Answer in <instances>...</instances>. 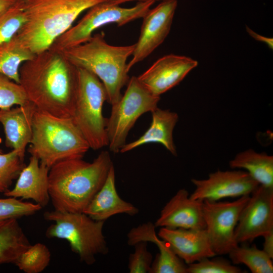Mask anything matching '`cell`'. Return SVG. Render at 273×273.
Masks as SVG:
<instances>
[{
	"label": "cell",
	"instance_id": "obj_1",
	"mask_svg": "<svg viewBox=\"0 0 273 273\" xmlns=\"http://www.w3.org/2000/svg\"><path fill=\"white\" fill-rule=\"evenodd\" d=\"M20 82L39 111L72 118L78 85L77 67L60 52L48 49L23 62Z\"/></svg>",
	"mask_w": 273,
	"mask_h": 273
},
{
	"label": "cell",
	"instance_id": "obj_2",
	"mask_svg": "<svg viewBox=\"0 0 273 273\" xmlns=\"http://www.w3.org/2000/svg\"><path fill=\"white\" fill-rule=\"evenodd\" d=\"M113 165L109 152L103 151L91 163L77 158L52 166L49 172V192L55 210L83 212L104 184Z\"/></svg>",
	"mask_w": 273,
	"mask_h": 273
},
{
	"label": "cell",
	"instance_id": "obj_3",
	"mask_svg": "<svg viewBox=\"0 0 273 273\" xmlns=\"http://www.w3.org/2000/svg\"><path fill=\"white\" fill-rule=\"evenodd\" d=\"M106 0H23L26 20L16 36L34 54L44 52L84 11Z\"/></svg>",
	"mask_w": 273,
	"mask_h": 273
},
{
	"label": "cell",
	"instance_id": "obj_4",
	"mask_svg": "<svg viewBox=\"0 0 273 273\" xmlns=\"http://www.w3.org/2000/svg\"><path fill=\"white\" fill-rule=\"evenodd\" d=\"M135 44L114 46L107 43L104 34L98 33L87 42L61 52L71 64L85 69L101 80L111 105L121 98L122 88L129 79L127 58L132 55Z\"/></svg>",
	"mask_w": 273,
	"mask_h": 273
},
{
	"label": "cell",
	"instance_id": "obj_5",
	"mask_svg": "<svg viewBox=\"0 0 273 273\" xmlns=\"http://www.w3.org/2000/svg\"><path fill=\"white\" fill-rule=\"evenodd\" d=\"M28 152L50 168L60 161L82 158L90 148L72 118L57 117L36 109Z\"/></svg>",
	"mask_w": 273,
	"mask_h": 273
},
{
	"label": "cell",
	"instance_id": "obj_6",
	"mask_svg": "<svg viewBox=\"0 0 273 273\" xmlns=\"http://www.w3.org/2000/svg\"><path fill=\"white\" fill-rule=\"evenodd\" d=\"M45 219L53 222L46 230L49 238L67 240L71 250L88 265L94 263L96 257L108 252L103 233L104 221L92 218L83 212L47 211Z\"/></svg>",
	"mask_w": 273,
	"mask_h": 273
},
{
	"label": "cell",
	"instance_id": "obj_7",
	"mask_svg": "<svg viewBox=\"0 0 273 273\" xmlns=\"http://www.w3.org/2000/svg\"><path fill=\"white\" fill-rule=\"evenodd\" d=\"M77 69L78 85L72 118L90 148L99 150L108 145L107 118L102 114L107 98L106 89L94 73L82 68Z\"/></svg>",
	"mask_w": 273,
	"mask_h": 273
},
{
	"label": "cell",
	"instance_id": "obj_8",
	"mask_svg": "<svg viewBox=\"0 0 273 273\" xmlns=\"http://www.w3.org/2000/svg\"><path fill=\"white\" fill-rule=\"evenodd\" d=\"M154 1L139 2L134 7L122 8L108 0L98 3L73 27L57 38L49 49L61 52L88 41L97 28L109 23L122 26L143 18L154 4Z\"/></svg>",
	"mask_w": 273,
	"mask_h": 273
},
{
	"label": "cell",
	"instance_id": "obj_9",
	"mask_svg": "<svg viewBox=\"0 0 273 273\" xmlns=\"http://www.w3.org/2000/svg\"><path fill=\"white\" fill-rule=\"evenodd\" d=\"M160 96L147 90L138 77L129 78L124 94L112 105L111 114L106 122V131L109 150L114 153L120 150L126 144L130 129L143 114L157 108Z\"/></svg>",
	"mask_w": 273,
	"mask_h": 273
},
{
	"label": "cell",
	"instance_id": "obj_10",
	"mask_svg": "<svg viewBox=\"0 0 273 273\" xmlns=\"http://www.w3.org/2000/svg\"><path fill=\"white\" fill-rule=\"evenodd\" d=\"M249 197L242 196L232 202L203 201L205 230L216 255L228 254L239 245L235 238V230Z\"/></svg>",
	"mask_w": 273,
	"mask_h": 273
},
{
	"label": "cell",
	"instance_id": "obj_11",
	"mask_svg": "<svg viewBox=\"0 0 273 273\" xmlns=\"http://www.w3.org/2000/svg\"><path fill=\"white\" fill-rule=\"evenodd\" d=\"M273 230V188L259 185L242 209L235 230L239 244L251 242Z\"/></svg>",
	"mask_w": 273,
	"mask_h": 273
},
{
	"label": "cell",
	"instance_id": "obj_12",
	"mask_svg": "<svg viewBox=\"0 0 273 273\" xmlns=\"http://www.w3.org/2000/svg\"><path fill=\"white\" fill-rule=\"evenodd\" d=\"M177 0H164L143 17L141 32L135 43L132 58L127 64L129 70L149 56L168 35L175 10Z\"/></svg>",
	"mask_w": 273,
	"mask_h": 273
},
{
	"label": "cell",
	"instance_id": "obj_13",
	"mask_svg": "<svg viewBox=\"0 0 273 273\" xmlns=\"http://www.w3.org/2000/svg\"><path fill=\"white\" fill-rule=\"evenodd\" d=\"M195 190L190 195L192 199L219 201L226 198H239L251 194L259 185L247 171H217L205 179H192Z\"/></svg>",
	"mask_w": 273,
	"mask_h": 273
},
{
	"label": "cell",
	"instance_id": "obj_14",
	"mask_svg": "<svg viewBox=\"0 0 273 273\" xmlns=\"http://www.w3.org/2000/svg\"><path fill=\"white\" fill-rule=\"evenodd\" d=\"M198 64L187 56L168 55L157 60L137 77L151 93L160 96L177 85Z\"/></svg>",
	"mask_w": 273,
	"mask_h": 273
},
{
	"label": "cell",
	"instance_id": "obj_15",
	"mask_svg": "<svg viewBox=\"0 0 273 273\" xmlns=\"http://www.w3.org/2000/svg\"><path fill=\"white\" fill-rule=\"evenodd\" d=\"M203 203V200L191 198L186 189H180L163 207L155 226L205 229Z\"/></svg>",
	"mask_w": 273,
	"mask_h": 273
},
{
	"label": "cell",
	"instance_id": "obj_16",
	"mask_svg": "<svg viewBox=\"0 0 273 273\" xmlns=\"http://www.w3.org/2000/svg\"><path fill=\"white\" fill-rule=\"evenodd\" d=\"M158 236L187 265L216 255L205 229L162 227Z\"/></svg>",
	"mask_w": 273,
	"mask_h": 273
},
{
	"label": "cell",
	"instance_id": "obj_17",
	"mask_svg": "<svg viewBox=\"0 0 273 273\" xmlns=\"http://www.w3.org/2000/svg\"><path fill=\"white\" fill-rule=\"evenodd\" d=\"M36 109L30 101L15 108L0 109V123L4 129L5 145L16 150L23 159L26 146L32 138Z\"/></svg>",
	"mask_w": 273,
	"mask_h": 273
},
{
	"label": "cell",
	"instance_id": "obj_18",
	"mask_svg": "<svg viewBox=\"0 0 273 273\" xmlns=\"http://www.w3.org/2000/svg\"><path fill=\"white\" fill-rule=\"evenodd\" d=\"M50 168L31 156L27 165L21 171L12 190L5 192L7 197L32 199L42 207L49 202V172Z\"/></svg>",
	"mask_w": 273,
	"mask_h": 273
},
{
	"label": "cell",
	"instance_id": "obj_19",
	"mask_svg": "<svg viewBox=\"0 0 273 273\" xmlns=\"http://www.w3.org/2000/svg\"><path fill=\"white\" fill-rule=\"evenodd\" d=\"M83 212L95 220L104 221L118 214L132 216L139 212L136 207L123 200L117 193L113 165L104 184Z\"/></svg>",
	"mask_w": 273,
	"mask_h": 273
},
{
	"label": "cell",
	"instance_id": "obj_20",
	"mask_svg": "<svg viewBox=\"0 0 273 273\" xmlns=\"http://www.w3.org/2000/svg\"><path fill=\"white\" fill-rule=\"evenodd\" d=\"M151 113L152 122L149 128L136 140L125 144L120 150V153H125L148 143H158L173 155H177L173 131L178 120L177 114L158 107Z\"/></svg>",
	"mask_w": 273,
	"mask_h": 273
},
{
	"label": "cell",
	"instance_id": "obj_21",
	"mask_svg": "<svg viewBox=\"0 0 273 273\" xmlns=\"http://www.w3.org/2000/svg\"><path fill=\"white\" fill-rule=\"evenodd\" d=\"M232 168L244 169L259 185L273 188V157L248 149L230 161Z\"/></svg>",
	"mask_w": 273,
	"mask_h": 273
},
{
	"label": "cell",
	"instance_id": "obj_22",
	"mask_svg": "<svg viewBox=\"0 0 273 273\" xmlns=\"http://www.w3.org/2000/svg\"><path fill=\"white\" fill-rule=\"evenodd\" d=\"M30 245L17 219L0 221V265L15 264L20 254Z\"/></svg>",
	"mask_w": 273,
	"mask_h": 273
},
{
	"label": "cell",
	"instance_id": "obj_23",
	"mask_svg": "<svg viewBox=\"0 0 273 273\" xmlns=\"http://www.w3.org/2000/svg\"><path fill=\"white\" fill-rule=\"evenodd\" d=\"M35 55L14 35L10 40L0 45V73L19 83L20 66Z\"/></svg>",
	"mask_w": 273,
	"mask_h": 273
},
{
	"label": "cell",
	"instance_id": "obj_24",
	"mask_svg": "<svg viewBox=\"0 0 273 273\" xmlns=\"http://www.w3.org/2000/svg\"><path fill=\"white\" fill-rule=\"evenodd\" d=\"M228 254L233 264H245L253 273L273 272L272 259L255 245L249 246L246 243H242Z\"/></svg>",
	"mask_w": 273,
	"mask_h": 273
},
{
	"label": "cell",
	"instance_id": "obj_25",
	"mask_svg": "<svg viewBox=\"0 0 273 273\" xmlns=\"http://www.w3.org/2000/svg\"><path fill=\"white\" fill-rule=\"evenodd\" d=\"M51 252L44 244L37 243L31 245L16 260L15 264L25 273L43 271L51 260Z\"/></svg>",
	"mask_w": 273,
	"mask_h": 273
},
{
	"label": "cell",
	"instance_id": "obj_26",
	"mask_svg": "<svg viewBox=\"0 0 273 273\" xmlns=\"http://www.w3.org/2000/svg\"><path fill=\"white\" fill-rule=\"evenodd\" d=\"M156 246L159 252L152 263L150 273H187V264L165 241L160 240Z\"/></svg>",
	"mask_w": 273,
	"mask_h": 273
},
{
	"label": "cell",
	"instance_id": "obj_27",
	"mask_svg": "<svg viewBox=\"0 0 273 273\" xmlns=\"http://www.w3.org/2000/svg\"><path fill=\"white\" fill-rule=\"evenodd\" d=\"M26 20L23 0L0 12V45L15 35Z\"/></svg>",
	"mask_w": 273,
	"mask_h": 273
},
{
	"label": "cell",
	"instance_id": "obj_28",
	"mask_svg": "<svg viewBox=\"0 0 273 273\" xmlns=\"http://www.w3.org/2000/svg\"><path fill=\"white\" fill-rule=\"evenodd\" d=\"M25 166L24 159L16 150L0 153V193L9 190L13 181L18 177Z\"/></svg>",
	"mask_w": 273,
	"mask_h": 273
},
{
	"label": "cell",
	"instance_id": "obj_29",
	"mask_svg": "<svg viewBox=\"0 0 273 273\" xmlns=\"http://www.w3.org/2000/svg\"><path fill=\"white\" fill-rule=\"evenodd\" d=\"M29 102L19 83L0 73V109H9L13 105L21 106Z\"/></svg>",
	"mask_w": 273,
	"mask_h": 273
},
{
	"label": "cell",
	"instance_id": "obj_30",
	"mask_svg": "<svg viewBox=\"0 0 273 273\" xmlns=\"http://www.w3.org/2000/svg\"><path fill=\"white\" fill-rule=\"evenodd\" d=\"M41 208L39 204L14 197L0 199V221L33 215Z\"/></svg>",
	"mask_w": 273,
	"mask_h": 273
},
{
	"label": "cell",
	"instance_id": "obj_31",
	"mask_svg": "<svg viewBox=\"0 0 273 273\" xmlns=\"http://www.w3.org/2000/svg\"><path fill=\"white\" fill-rule=\"evenodd\" d=\"M207 257L187 265V273H242L244 271L228 260Z\"/></svg>",
	"mask_w": 273,
	"mask_h": 273
},
{
	"label": "cell",
	"instance_id": "obj_32",
	"mask_svg": "<svg viewBox=\"0 0 273 273\" xmlns=\"http://www.w3.org/2000/svg\"><path fill=\"white\" fill-rule=\"evenodd\" d=\"M134 251L129 257L128 268L130 273L150 272L153 257L148 250L147 242H139L134 245Z\"/></svg>",
	"mask_w": 273,
	"mask_h": 273
},
{
	"label": "cell",
	"instance_id": "obj_33",
	"mask_svg": "<svg viewBox=\"0 0 273 273\" xmlns=\"http://www.w3.org/2000/svg\"><path fill=\"white\" fill-rule=\"evenodd\" d=\"M263 250L271 258H273V230L265 234Z\"/></svg>",
	"mask_w": 273,
	"mask_h": 273
},
{
	"label": "cell",
	"instance_id": "obj_34",
	"mask_svg": "<svg viewBox=\"0 0 273 273\" xmlns=\"http://www.w3.org/2000/svg\"><path fill=\"white\" fill-rule=\"evenodd\" d=\"M246 31L252 38L257 41L265 43L271 50L273 49V39L272 38L266 37L262 36L253 31L248 26L246 27Z\"/></svg>",
	"mask_w": 273,
	"mask_h": 273
},
{
	"label": "cell",
	"instance_id": "obj_35",
	"mask_svg": "<svg viewBox=\"0 0 273 273\" xmlns=\"http://www.w3.org/2000/svg\"><path fill=\"white\" fill-rule=\"evenodd\" d=\"M18 0H0V12L8 9Z\"/></svg>",
	"mask_w": 273,
	"mask_h": 273
},
{
	"label": "cell",
	"instance_id": "obj_36",
	"mask_svg": "<svg viewBox=\"0 0 273 273\" xmlns=\"http://www.w3.org/2000/svg\"><path fill=\"white\" fill-rule=\"evenodd\" d=\"M108 1L110 2L111 3L119 5L120 4H123L125 2H130V1H137L139 2L140 1H150V0H108ZM152 1H164V0H152Z\"/></svg>",
	"mask_w": 273,
	"mask_h": 273
},
{
	"label": "cell",
	"instance_id": "obj_37",
	"mask_svg": "<svg viewBox=\"0 0 273 273\" xmlns=\"http://www.w3.org/2000/svg\"><path fill=\"white\" fill-rule=\"evenodd\" d=\"M3 153V150L1 149H0V153Z\"/></svg>",
	"mask_w": 273,
	"mask_h": 273
}]
</instances>
